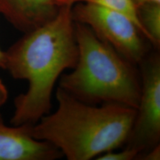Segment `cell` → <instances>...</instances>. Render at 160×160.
Here are the masks:
<instances>
[{"label": "cell", "mask_w": 160, "mask_h": 160, "mask_svg": "<svg viewBox=\"0 0 160 160\" xmlns=\"http://www.w3.org/2000/svg\"><path fill=\"white\" fill-rule=\"evenodd\" d=\"M73 5H62L53 19L26 32L4 51L2 69L14 79L27 80L29 86L26 93L15 99L11 121L13 125H33L48 114L56 82L77 62Z\"/></svg>", "instance_id": "6da1fadb"}, {"label": "cell", "mask_w": 160, "mask_h": 160, "mask_svg": "<svg viewBox=\"0 0 160 160\" xmlns=\"http://www.w3.org/2000/svg\"><path fill=\"white\" fill-rule=\"evenodd\" d=\"M57 110L31 125V134L57 148L68 160H88L127 141L137 109L113 103L100 107L57 88Z\"/></svg>", "instance_id": "7a4b0ae2"}, {"label": "cell", "mask_w": 160, "mask_h": 160, "mask_svg": "<svg viewBox=\"0 0 160 160\" xmlns=\"http://www.w3.org/2000/svg\"><path fill=\"white\" fill-rule=\"evenodd\" d=\"M78 59L60 77L59 88L84 102L113 103L137 109L140 76L134 65L100 39L88 26L74 22Z\"/></svg>", "instance_id": "3957f363"}, {"label": "cell", "mask_w": 160, "mask_h": 160, "mask_svg": "<svg viewBox=\"0 0 160 160\" xmlns=\"http://www.w3.org/2000/svg\"><path fill=\"white\" fill-rule=\"evenodd\" d=\"M71 17L74 22L88 26L133 65H139L148 53L145 38L137 26L120 12L97 4L77 2L72 6Z\"/></svg>", "instance_id": "277c9868"}, {"label": "cell", "mask_w": 160, "mask_h": 160, "mask_svg": "<svg viewBox=\"0 0 160 160\" xmlns=\"http://www.w3.org/2000/svg\"><path fill=\"white\" fill-rule=\"evenodd\" d=\"M141 93L126 147L145 153L159 144L160 57L157 49L140 62Z\"/></svg>", "instance_id": "5b68a950"}, {"label": "cell", "mask_w": 160, "mask_h": 160, "mask_svg": "<svg viewBox=\"0 0 160 160\" xmlns=\"http://www.w3.org/2000/svg\"><path fill=\"white\" fill-rule=\"evenodd\" d=\"M57 148L31 134V125H5L0 115V160H53L62 157Z\"/></svg>", "instance_id": "8992f818"}, {"label": "cell", "mask_w": 160, "mask_h": 160, "mask_svg": "<svg viewBox=\"0 0 160 160\" xmlns=\"http://www.w3.org/2000/svg\"><path fill=\"white\" fill-rule=\"evenodd\" d=\"M60 7L58 0H0V13L24 33L53 19Z\"/></svg>", "instance_id": "52a82bcc"}, {"label": "cell", "mask_w": 160, "mask_h": 160, "mask_svg": "<svg viewBox=\"0 0 160 160\" xmlns=\"http://www.w3.org/2000/svg\"><path fill=\"white\" fill-rule=\"evenodd\" d=\"M140 24L146 38L155 49L160 46V3H146L137 8Z\"/></svg>", "instance_id": "ba28073f"}, {"label": "cell", "mask_w": 160, "mask_h": 160, "mask_svg": "<svg viewBox=\"0 0 160 160\" xmlns=\"http://www.w3.org/2000/svg\"><path fill=\"white\" fill-rule=\"evenodd\" d=\"M58 1L60 6L65 4L74 5L77 2H88L97 4V5L104 6L108 8L120 12L129 17L135 23L143 37L147 39L145 30L143 29L142 26L141 25L139 20L138 19L137 8L132 0H58Z\"/></svg>", "instance_id": "9c48e42d"}, {"label": "cell", "mask_w": 160, "mask_h": 160, "mask_svg": "<svg viewBox=\"0 0 160 160\" xmlns=\"http://www.w3.org/2000/svg\"><path fill=\"white\" fill-rule=\"evenodd\" d=\"M139 152L133 148L125 147L121 151L113 152L111 151L102 153L97 157V160H133L137 159Z\"/></svg>", "instance_id": "30bf717a"}, {"label": "cell", "mask_w": 160, "mask_h": 160, "mask_svg": "<svg viewBox=\"0 0 160 160\" xmlns=\"http://www.w3.org/2000/svg\"><path fill=\"white\" fill-rule=\"evenodd\" d=\"M136 159L142 160H159L160 159V145L158 144L145 153H142L137 156Z\"/></svg>", "instance_id": "8fae6325"}, {"label": "cell", "mask_w": 160, "mask_h": 160, "mask_svg": "<svg viewBox=\"0 0 160 160\" xmlns=\"http://www.w3.org/2000/svg\"><path fill=\"white\" fill-rule=\"evenodd\" d=\"M8 97V92L7 88L0 79V108L5 103Z\"/></svg>", "instance_id": "7c38bea8"}, {"label": "cell", "mask_w": 160, "mask_h": 160, "mask_svg": "<svg viewBox=\"0 0 160 160\" xmlns=\"http://www.w3.org/2000/svg\"><path fill=\"white\" fill-rule=\"evenodd\" d=\"M133 4H134L136 8L139 7V6L144 5L146 3H160V0H132Z\"/></svg>", "instance_id": "4fadbf2b"}, {"label": "cell", "mask_w": 160, "mask_h": 160, "mask_svg": "<svg viewBox=\"0 0 160 160\" xmlns=\"http://www.w3.org/2000/svg\"><path fill=\"white\" fill-rule=\"evenodd\" d=\"M3 59H4V51L0 49V68H3Z\"/></svg>", "instance_id": "5bb4252c"}]
</instances>
